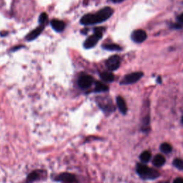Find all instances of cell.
Here are the masks:
<instances>
[{
	"label": "cell",
	"instance_id": "4",
	"mask_svg": "<svg viewBox=\"0 0 183 183\" xmlns=\"http://www.w3.org/2000/svg\"><path fill=\"white\" fill-rule=\"evenodd\" d=\"M97 102L99 107L106 113H111L115 110V107H114L110 99L100 97L97 99Z\"/></svg>",
	"mask_w": 183,
	"mask_h": 183
},
{
	"label": "cell",
	"instance_id": "1",
	"mask_svg": "<svg viewBox=\"0 0 183 183\" xmlns=\"http://www.w3.org/2000/svg\"><path fill=\"white\" fill-rule=\"evenodd\" d=\"M114 11L111 7H104L95 14H87L83 16L80 20L82 25L90 26L105 22L113 14Z\"/></svg>",
	"mask_w": 183,
	"mask_h": 183
},
{
	"label": "cell",
	"instance_id": "19",
	"mask_svg": "<svg viewBox=\"0 0 183 183\" xmlns=\"http://www.w3.org/2000/svg\"><path fill=\"white\" fill-rule=\"evenodd\" d=\"M104 49L109 51H120L122 50V47L116 44H107L102 46Z\"/></svg>",
	"mask_w": 183,
	"mask_h": 183
},
{
	"label": "cell",
	"instance_id": "24",
	"mask_svg": "<svg viewBox=\"0 0 183 183\" xmlns=\"http://www.w3.org/2000/svg\"><path fill=\"white\" fill-rule=\"evenodd\" d=\"M114 3H120L122 2H123L124 0H112Z\"/></svg>",
	"mask_w": 183,
	"mask_h": 183
},
{
	"label": "cell",
	"instance_id": "26",
	"mask_svg": "<svg viewBox=\"0 0 183 183\" xmlns=\"http://www.w3.org/2000/svg\"><path fill=\"white\" fill-rule=\"evenodd\" d=\"M181 121H182V123L183 124V116H182V119H181Z\"/></svg>",
	"mask_w": 183,
	"mask_h": 183
},
{
	"label": "cell",
	"instance_id": "7",
	"mask_svg": "<svg viewBox=\"0 0 183 183\" xmlns=\"http://www.w3.org/2000/svg\"><path fill=\"white\" fill-rule=\"evenodd\" d=\"M93 81L94 80L92 76L88 75V74H83V75L80 76L78 79V85L81 89H86L91 87Z\"/></svg>",
	"mask_w": 183,
	"mask_h": 183
},
{
	"label": "cell",
	"instance_id": "11",
	"mask_svg": "<svg viewBox=\"0 0 183 183\" xmlns=\"http://www.w3.org/2000/svg\"><path fill=\"white\" fill-rule=\"evenodd\" d=\"M44 29V26H40L39 27L36 28L35 29L32 30V32H30L26 36V39L27 41H32V40L37 39V38L39 37V36L41 34L42 32L43 31Z\"/></svg>",
	"mask_w": 183,
	"mask_h": 183
},
{
	"label": "cell",
	"instance_id": "25",
	"mask_svg": "<svg viewBox=\"0 0 183 183\" xmlns=\"http://www.w3.org/2000/svg\"><path fill=\"white\" fill-rule=\"evenodd\" d=\"M158 183H169L168 181H167V182H166V181H163V182H158Z\"/></svg>",
	"mask_w": 183,
	"mask_h": 183
},
{
	"label": "cell",
	"instance_id": "3",
	"mask_svg": "<svg viewBox=\"0 0 183 183\" xmlns=\"http://www.w3.org/2000/svg\"><path fill=\"white\" fill-rule=\"evenodd\" d=\"M104 28L97 27L95 29V33L87 38L84 43V47L86 49H91L95 47L100 39H102Z\"/></svg>",
	"mask_w": 183,
	"mask_h": 183
},
{
	"label": "cell",
	"instance_id": "12",
	"mask_svg": "<svg viewBox=\"0 0 183 183\" xmlns=\"http://www.w3.org/2000/svg\"><path fill=\"white\" fill-rule=\"evenodd\" d=\"M51 26L55 31L57 32H62L65 28V24L63 21L58 20H52L51 21Z\"/></svg>",
	"mask_w": 183,
	"mask_h": 183
},
{
	"label": "cell",
	"instance_id": "21",
	"mask_svg": "<svg viewBox=\"0 0 183 183\" xmlns=\"http://www.w3.org/2000/svg\"><path fill=\"white\" fill-rule=\"evenodd\" d=\"M47 20V15L46 13H42L39 17V22L40 24H44Z\"/></svg>",
	"mask_w": 183,
	"mask_h": 183
},
{
	"label": "cell",
	"instance_id": "17",
	"mask_svg": "<svg viewBox=\"0 0 183 183\" xmlns=\"http://www.w3.org/2000/svg\"><path fill=\"white\" fill-rule=\"evenodd\" d=\"M100 77L104 81L107 82H113L114 79V76L112 72H104L100 74Z\"/></svg>",
	"mask_w": 183,
	"mask_h": 183
},
{
	"label": "cell",
	"instance_id": "14",
	"mask_svg": "<svg viewBox=\"0 0 183 183\" xmlns=\"http://www.w3.org/2000/svg\"><path fill=\"white\" fill-rule=\"evenodd\" d=\"M165 157H164L163 154H157L154 157L153 160H152V164H153V165L155 166V167H160L165 165Z\"/></svg>",
	"mask_w": 183,
	"mask_h": 183
},
{
	"label": "cell",
	"instance_id": "6",
	"mask_svg": "<svg viewBox=\"0 0 183 183\" xmlns=\"http://www.w3.org/2000/svg\"><path fill=\"white\" fill-rule=\"evenodd\" d=\"M144 75V74L141 72H133V73L127 74L125 76L124 78L120 82L121 85H129V84H134L137 82V81H139L142 76Z\"/></svg>",
	"mask_w": 183,
	"mask_h": 183
},
{
	"label": "cell",
	"instance_id": "20",
	"mask_svg": "<svg viewBox=\"0 0 183 183\" xmlns=\"http://www.w3.org/2000/svg\"><path fill=\"white\" fill-rule=\"evenodd\" d=\"M172 165L175 168L180 169V170H183V160L180 158H175L173 160Z\"/></svg>",
	"mask_w": 183,
	"mask_h": 183
},
{
	"label": "cell",
	"instance_id": "18",
	"mask_svg": "<svg viewBox=\"0 0 183 183\" xmlns=\"http://www.w3.org/2000/svg\"><path fill=\"white\" fill-rule=\"evenodd\" d=\"M160 150H161L162 152H163L164 154H169L170 152L172 151V147L170 144L167 142H163L160 144Z\"/></svg>",
	"mask_w": 183,
	"mask_h": 183
},
{
	"label": "cell",
	"instance_id": "15",
	"mask_svg": "<svg viewBox=\"0 0 183 183\" xmlns=\"http://www.w3.org/2000/svg\"><path fill=\"white\" fill-rule=\"evenodd\" d=\"M152 154L151 152L148 150H145V151H143L140 155V160H141L142 163L145 164L150 162V159H151Z\"/></svg>",
	"mask_w": 183,
	"mask_h": 183
},
{
	"label": "cell",
	"instance_id": "13",
	"mask_svg": "<svg viewBox=\"0 0 183 183\" xmlns=\"http://www.w3.org/2000/svg\"><path fill=\"white\" fill-rule=\"evenodd\" d=\"M116 100H117V104L119 112L123 114H125L127 112V107L125 100L122 97L118 96Z\"/></svg>",
	"mask_w": 183,
	"mask_h": 183
},
{
	"label": "cell",
	"instance_id": "8",
	"mask_svg": "<svg viewBox=\"0 0 183 183\" xmlns=\"http://www.w3.org/2000/svg\"><path fill=\"white\" fill-rule=\"evenodd\" d=\"M120 65V57L117 55L110 57L106 61V66L109 70L114 71L119 67Z\"/></svg>",
	"mask_w": 183,
	"mask_h": 183
},
{
	"label": "cell",
	"instance_id": "10",
	"mask_svg": "<svg viewBox=\"0 0 183 183\" xmlns=\"http://www.w3.org/2000/svg\"><path fill=\"white\" fill-rule=\"evenodd\" d=\"M55 180L65 183H74L77 181V179H76L75 175L69 172H64L57 175L55 178Z\"/></svg>",
	"mask_w": 183,
	"mask_h": 183
},
{
	"label": "cell",
	"instance_id": "2",
	"mask_svg": "<svg viewBox=\"0 0 183 183\" xmlns=\"http://www.w3.org/2000/svg\"><path fill=\"white\" fill-rule=\"evenodd\" d=\"M136 172L137 174L143 180H155L160 175L157 169L149 167L142 163L137 164Z\"/></svg>",
	"mask_w": 183,
	"mask_h": 183
},
{
	"label": "cell",
	"instance_id": "5",
	"mask_svg": "<svg viewBox=\"0 0 183 183\" xmlns=\"http://www.w3.org/2000/svg\"><path fill=\"white\" fill-rule=\"evenodd\" d=\"M46 177H47V172H46L45 170H43V169H36V170L31 172L28 175L26 183H32L35 182V181L43 180Z\"/></svg>",
	"mask_w": 183,
	"mask_h": 183
},
{
	"label": "cell",
	"instance_id": "9",
	"mask_svg": "<svg viewBox=\"0 0 183 183\" xmlns=\"http://www.w3.org/2000/svg\"><path fill=\"white\" fill-rule=\"evenodd\" d=\"M131 38L135 42L142 43L147 39V33L143 29H136L132 33Z\"/></svg>",
	"mask_w": 183,
	"mask_h": 183
},
{
	"label": "cell",
	"instance_id": "16",
	"mask_svg": "<svg viewBox=\"0 0 183 183\" xmlns=\"http://www.w3.org/2000/svg\"><path fill=\"white\" fill-rule=\"evenodd\" d=\"M108 90L109 87L107 85L101 82H97L95 89V92H107Z\"/></svg>",
	"mask_w": 183,
	"mask_h": 183
},
{
	"label": "cell",
	"instance_id": "22",
	"mask_svg": "<svg viewBox=\"0 0 183 183\" xmlns=\"http://www.w3.org/2000/svg\"><path fill=\"white\" fill-rule=\"evenodd\" d=\"M172 183H183V178L177 177V178H176L174 181H173Z\"/></svg>",
	"mask_w": 183,
	"mask_h": 183
},
{
	"label": "cell",
	"instance_id": "23",
	"mask_svg": "<svg viewBox=\"0 0 183 183\" xmlns=\"http://www.w3.org/2000/svg\"><path fill=\"white\" fill-rule=\"evenodd\" d=\"M177 20H178L179 22L182 23V24H183V13H182V14H181L178 17H177Z\"/></svg>",
	"mask_w": 183,
	"mask_h": 183
}]
</instances>
